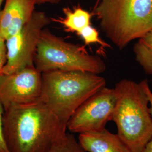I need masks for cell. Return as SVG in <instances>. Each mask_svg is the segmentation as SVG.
I'll return each mask as SVG.
<instances>
[{"label": "cell", "instance_id": "6da1fadb", "mask_svg": "<svg viewBox=\"0 0 152 152\" xmlns=\"http://www.w3.org/2000/svg\"><path fill=\"white\" fill-rule=\"evenodd\" d=\"M3 126L9 152H49L67 130L40 99L5 108Z\"/></svg>", "mask_w": 152, "mask_h": 152}, {"label": "cell", "instance_id": "7a4b0ae2", "mask_svg": "<svg viewBox=\"0 0 152 152\" xmlns=\"http://www.w3.org/2000/svg\"><path fill=\"white\" fill-rule=\"evenodd\" d=\"M106 86L105 78L84 71L42 73L39 99L66 125L82 104Z\"/></svg>", "mask_w": 152, "mask_h": 152}, {"label": "cell", "instance_id": "3957f363", "mask_svg": "<svg viewBox=\"0 0 152 152\" xmlns=\"http://www.w3.org/2000/svg\"><path fill=\"white\" fill-rule=\"evenodd\" d=\"M117 99L112 117L117 135L131 152H141L152 137L149 100L140 83L123 79L114 88Z\"/></svg>", "mask_w": 152, "mask_h": 152}, {"label": "cell", "instance_id": "277c9868", "mask_svg": "<svg viewBox=\"0 0 152 152\" xmlns=\"http://www.w3.org/2000/svg\"><path fill=\"white\" fill-rule=\"evenodd\" d=\"M92 14L120 50L152 29V0H99Z\"/></svg>", "mask_w": 152, "mask_h": 152}, {"label": "cell", "instance_id": "5b68a950", "mask_svg": "<svg viewBox=\"0 0 152 152\" xmlns=\"http://www.w3.org/2000/svg\"><path fill=\"white\" fill-rule=\"evenodd\" d=\"M39 72L84 71L100 75L106 69L103 59L90 54L85 46L66 42L46 28L41 33L34 59Z\"/></svg>", "mask_w": 152, "mask_h": 152}, {"label": "cell", "instance_id": "8992f818", "mask_svg": "<svg viewBox=\"0 0 152 152\" xmlns=\"http://www.w3.org/2000/svg\"><path fill=\"white\" fill-rule=\"evenodd\" d=\"M51 21L44 11H35L28 23L6 39L7 61L2 73L11 74L34 65L41 33Z\"/></svg>", "mask_w": 152, "mask_h": 152}, {"label": "cell", "instance_id": "52a82bcc", "mask_svg": "<svg viewBox=\"0 0 152 152\" xmlns=\"http://www.w3.org/2000/svg\"><path fill=\"white\" fill-rule=\"evenodd\" d=\"M116 99L114 88H102L76 109L67 122L66 129L79 134L105 129L112 121Z\"/></svg>", "mask_w": 152, "mask_h": 152}, {"label": "cell", "instance_id": "ba28073f", "mask_svg": "<svg viewBox=\"0 0 152 152\" xmlns=\"http://www.w3.org/2000/svg\"><path fill=\"white\" fill-rule=\"evenodd\" d=\"M42 73L34 65L11 74L0 75V102L4 109L12 105L30 103L39 99Z\"/></svg>", "mask_w": 152, "mask_h": 152}, {"label": "cell", "instance_id": "9c48e42d", "mask_svg": "<svg viewBox=\"0 0 152 152\" xmlns=\"http://www.w3.org/2000/svg\"><path fill=\"white\" fill-rule=\"evenodd\" d=\"M0 11V35L7 39L18 32L32 18L35 0H5Z\"/></svg>", "mask_w": 152, "mask_h": 152}, {"label": "cell", "instance_id": "30bf717a", "mask_svg": "<svg viewBox=\"0 0 152 152\" xmlns=\"http://www.w3.org/2000/svg\"><path fill=\"white\" fill-rule=\"evenodd\" d=\"M78 141L86 152H131L117 134L106 129L80 134Z\"/></svg>", "mask_w": 152, "mask_h": 152}, {"label": "cell", "instance_id": "8fae6325", "mask_svg": "<svg viewBox=\"0 0 152 152\" xmlns=\"http://www.w3.org/2000/svg\"><path fill=\"white\" fill-rule=\"evenodd\" d=\"M63 12L64 18H51V20L61 24L67 32L77 34L83 28L91 25L93 14L83 9L80 5L75 6L72 9L64 7L63 9Z\"/></svg>", "mask_w": 152, "mask_h": 152}, {"label": "cell", "instance_id": "7c38bea8", "mask_svg": "<svg viewBox=\"0 0 152 152\" xmlns=\"http://www.w3.org/2000/svg\"><path fill=\"white\" fill-rule=\"evenodd\" d=\"M133 51L135 59L143 71L152 75V29L138 39Z\"/></svg>", "mask_w": 152, "mask_h": 152}, {"label": "cell", "instance_id": "4fadbf2b", "mask_svg": "<svg viewBox=\"0 0 152 152\" xmlns=\"http://www.w3.org/2000/svg\"><path fill=\"white\" fill-rule=\"evenodd\" d=\"M49 152H86L73 135L65 133L54 144Z\"/></svg>", "mask_w": 152, "mask_h": 152}, {"label": "cell", "instance_id": "5bb4252c", "mask_svg": "<svg viewBox=\"0 0 152 152\" xmlns=\"http://www.w3.org/2000/svg\"><path fill=\"white\" fill-rule=\"evenodd\" d=\"M83 40L86 45L90 44H98L102 46L103 48H110V45L105 42L99 36V33L95 28L89 25L83 28L80 32L76 34Z\"/></svg>", "mask_w": 152, "mask_h": 152}, {"label": "cell", "instance_id": "9a60e30c", "mask_svg": "<svg viewBox=\"0 0 152 152\" xmlns=\"http://www.w3.org/2000/svg\"><path fill=\"white\" fill-rule=\"evenodd\" d=\"M4 108L0 102V152H9L6 143L3 126V117Z\"/></svg>", "mask_w": 152, "mask_h": 152}, {"label": "cell", "instance_id": "2e32d148", "mask_svg": "<svg viewBox=\"0 0 152 152\" xmlns=\"http://www.w3.org/2000/svg\"><path fill=\"white\" fill-rule=\"evenodd\" d=\"M5 41V39L0 35V75L2 74L4 67L7 61V50Z\"/></svg>", "mask_w": 152, "mask_h": 152}, {"label": "cell", "instance_id": "e0dca14e", "mask_svg": "<svg viewBox=\"0 0 152 152\" xmlns=\"http://www.w3.org/2000/svg\"><path fill=\"white\" fill-rule=\"evenodd\" d=\"M140 85H141L143 89L144 90L145 92L147 94V97L148 98L149 100V103L150 104L149 107V109H150V113L151 114V117L152 118V92L149 86L148 81L147 80H143L140 82Z\"/></svg>", "mask_w": 152, "mask_h": 152}, {"label": "cell", "instance_id": "ac0fdd59", "mask_svg": "<svg viewBox=\"0 0 152 152\" xmlns=\"http://www.w3.org/2000/svg\"><path fill=\"white\" fill-rule=\"evenodd\" d=\"M37 5H41L45 4H56L61 2L62 0H35Z\"/></svg>", "mask_w": 152, "mask_h": 152}, {"label": "cell", "instance_id": "d6986e66", "mask_svg": "<svg viewBox=\"0 0 152 152\" xmlns=\"http://www.w3.org/2000/svg\"><path fill=\"white\" fill-rule=\"evenodd\" d=\"M141 152H152V137L147 142Z\"/></svg>", "mask_w": 152, "mask_h": 152}, {"label": "cell", "instance_id": "ffe728a7", "mask_svg": "<svg viewBox=\"0 0 152 152\" xmlns=\"http://www.w3.org/2000/svg\"><path fill=\"white\" fill-rule=\"evenodd\" d=\"M4 1H5V0H0V11L2 9V4H4Z\"/></svg>", "mask_w": 152, "mask_h": 152}]
</instances>
